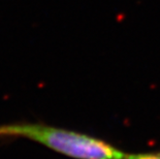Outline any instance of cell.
Segmentation results:
<instances>
[{
    "mask_svg": "<svg viewBox=\"0 0 160 159\" xmlns=\"http://www.w3.org/2000/svg\"><path fill=\"white\" fill-rule=\"evenodd\" d=\"M25 138L73 159H124L120 149L101 138L38 122L0 125V140Z\"/></svg>",
    "mask_w": 160,
    "mask_h": 159,
    "instance_id": "cell-1",
    "label": "cell"
},
{
    "mask_svg": "<svg viewBox=\"0 0 160 159\" xmlns=\"http://www.w3.org/2000/svg\"><path fill=\"white\" fill-rule=\"evenodd\" d=\"M124 159H160L159 152H144V153L125 154Z\"/></svg>",
    "mask_w": 160,
    "mask_h": 159,
    "instance_id": "cell-2",
    "label": "cell"
}]
</instances>
